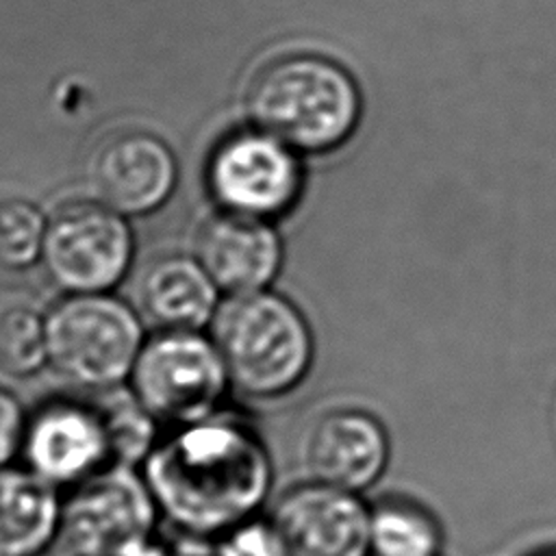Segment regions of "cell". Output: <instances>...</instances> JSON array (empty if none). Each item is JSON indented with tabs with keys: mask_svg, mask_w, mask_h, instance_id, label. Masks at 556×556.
I'll use <instances>...</instances> for the list:
<instances>
[{
	"mask_svg": "<svg viewBox=\"0 0 556 556\" xmlns=\"http://www.w3.org/2000/svg\"><path fill=\"white\" fill-rule=\"evenodd\" d=\"M26 421L20 402L0 389V467L9 465L17 450H22Z\"/></svg>",
	"mask_w": 556,
	"mask_h": 556,
	"instance_id": "obj_21",
	"label": "cell"
},
{
	"mask_svg": "<svg viewBox=\"0 0 556 556\" xmlns=\"http://www.w3.org/2000/svg\"><path fill=\"white\" fill-rule=\"evenodd\" d=\"M56 486L28 467H0V556H41L59 539Z\"/></svg>",
	"mask_w": 556,
	"mask_h": 556,
	"instance_id": "obj_15",
	"label": "cell"
},
{
	"mask_svg": "<svg viewBox=\"0 0 556 556\" xmlns=\"http://www.w3.org/2000/svg\"><path fill=\"white\" fill-rule=\"evenodd\" d=\"M130 256L132 235L124 215L100 202L70 204L46 226L43 269L70 295L104 293L122 280Z\"/></svg>",
	"mask_w": 556,
	"mask_h": 556,
	"instance_id": "obj_7",
	"label": "cell"
},
{
	"mask_svg": "<svg viewBox=\"0 0 556 556\" xmlns=\"http://www.w3.org/2000/svg\"><path fill=\"white\" fill-rule=\"evenodd\" d=\"M219 556H282V547L271 521L248 519L217 541Z\"/></svg>",
	"mask_w": 556,
	"mask_h": 556,
	"instance_id": "obj_20",
	"label": "cell"
},
{
	"mask_svg": "<svg viewBox=\"0 0 556 556\" xmlns=\"http://www.w3.org/2000/svg\"><path fill=\"white\" fill-rule=\"evenodd\" d=\"M139 556H219L217 543H211L204 536H193L180 532L169 541H150Z\"/></svg>",
	"mask_w": 556,
	"mask_h": 556,
	"instance_id": "obj_22",
	"label": "cell"
},
{
	"mask_svg": "<svg viewBox=\"0 0 556 556\" xmlns=\"http://www.w3.org/2000/svg\"><path fill=\"white\" fill-rule=\"evenodd\" d=\"M541 556V554H539ZM543 556H556V554H543Z\"/></svg>",
	"mask_w": 556,
	"mask_h": 556,
	"instance_id": "obj_23",
	"label": "cell"
},
{
	"mask_svg": "<svg viewBox=\"0 0 556 556\" xmlns=\"http://www.w3.org/2000/svg\"><path fill=\"white\" fill-rule=\"evenodd\" d=\"M143 480L178 532L208 539L256 515L271 486V460L248 426L204 419L156 443Z\"/></svg>",
	"mask_w": 556,
	"mask_h": 556,
	"instance_id": "obj_1",
	"label": "cell"
},
{
	"mask_svg": "<svg viewBox=\"0 0 556 556\" xmlns=\"http://www.w3.org/2000/svg\"><path fill=\"white\" fill-rule=\"evenodd\" d=\"M22 452L26 467L54 486L78 484L113 465L100 404L56 402L41 408L26 424Z\"/></svg>",
	"mask_w": 556,
	"mask_h": 556,
	"instance_id": "obj_12",
	"label": "cell"
},
{
	"mask_svg": "<svg viewBox=\"0 0 556 556\" xmlns=\"http://www.w3.org/2000/svg\"><path fill=\"white\" fill-rule=\"evenodd\" d=\"M282 556H371L365 502L337 486L306 482L280 495L269 517Z\"/></svg>",
	"mask_w": 556,
	"mask_h": 556,
	"instance_id": "obj_9",
	"label": "cell"
},
{
	"mask_svg": "<svg viewBox=\"0 0 556 556\" xmlns=\"http://www.w3.org/2000/svg\"><path fill=\"white\" fill-rule=\"evenodd\" d=\"M298 456L311 482L358 493L384 471L389 441L382 424L369 413L334 408L306 426Z\"/></svg>",
	"mask_w": 556,
	"mask_h": 556,
	"instance_id": "obj_11",
	"label": "cell"
},
{
	"mask_svg": "<svg viewBox=\"0 0 556 556\" xmlns=\"http://www.w3.org/2000/svg\"><path fill=\"white\" fill-rule=\"evenodd\" d=\"M213 343L228 380L254 397L293 389L313 354L304 317L291 302L265 289L230 295L215 311Z\"/></svg>",
	"mask_w": 556,
	"mask_h": 556,
	"instance_id": "obj_3",
	"label": "cell"
},
{
	"mask_svg": "<svg viewBox=\"0 0 556 556\" xmlns=\"http://www.w3.org/2000/svg\"><path fill=\"white\" fill-rule=\"evenodd\" d=\"M100 410L104 415L113 465L132 467L137 460H146L154 443V417L139 404L135 395L111 393L102 397Z\"/></svg>",
	"mask_w": 556,
	"mask_h": 556,
	"instance_id": "obj_17",
	"label": "cell"
},
{
	"mask_svg": "<svg viewBox=\"0 0 556 556\" xmlns=\"http://www.w3.org/2000/svg\"><path fill=\"white\" fill-rule=\"evenodd\" d=\"M156 515L143 476L109 465L74 484L61 508L59 539L67 556H139L152 541Z\"/></svg>",
	"mask_w": 556,
	"mask_h": 556,
	"instance_id": "obj_5",
	"label": "cell"
},
{
	"mask_svg": "<svg viewBox=\"0 0 556 556\" xmlns=\"http://www.w3.org/2000/svg\"><path fill=\"white\" fill-rule=\"evenodd\" d=\"M280 256V239L265 219L230 211L204 222L195 241L198 263L230 295L263 291Z\"/></svg>",
	"mask_w": 556,
	"mask_h": 556,
	"instance_id": "obj_13",
	"label": "cell"
},
{
	"mask_svg": "<svg viewBox=\"0 0 556 556\" xmlns=\"http://www.w3.org/2000/svg\"><path fill=\"white\" fill-rule=\"evenodd\" d=\"M143 315L163 330H198L215 315L217 285L187 256H161L152 261L137 287Z\"/></svg>",
	"mask_w": 556,
	"mask_h": 556,
	"instance_id": "obj_14",
	"label": "cell"
},
{
	"mask_svg": "<svg viewBox=\"0 0 556 556\" xmlns=\"http://www.w3.org/2000/svg\"><path fill=\"white\" fill-rule=\"evenodd\" d=\"M254 126L293 150L324 152L358 124L361 93L345 67L315 56H282L265 65L248 89Z\"/></svg>",
	"mask_w": 556,
	"mask_h": 556,
	"instance_id": "obj_2",
	"label": "cell"
},
{
	"mask_svg": "<svg viewBox=\"0 0 556 556\" xmlns=\"http://www.w3.org/2000/svg\"><path fill=\"white\" fill-rule=\"evenodd\" d=\"M441 532L434 517L413 502L389 500L371 510V556H437Z\"/></svg>",
	"mask_w": 556,
	"mask_h": 556,
	"instance_id": "obj_16",
	"label": "cell"
},
{
	"mask_svg": "<svg viewBox=\"0 0 556 556\" xmlns=\"http://www.w3.org/2000/svg\"><path fill=\"white\" fill-rule=\"evenodd\" d=\"M46 219L26 200H0V265L22 269L41 258Z\"/></svg>",
	"mask_w": 556,
	"mask_h": 556,
	"instance_id": "obj_19",
	"label": "cell"
},
{
	"mask_svg": "<svg viewBox=\"0 0 556 556\" xmlns=\"http://www.w3.org/2000/svg\"><path fill=\"white\" fill-rule=\"evenodd\" d=\"M48 363L85 389H113L143 345L135 311L106 293H74L46 317Z\"/></svg>",
	"mask_w": 556,
	"mask_h": 556,
	"instance_id": "obj_4",
	"label": "cell"
},
{
	"mask_svg": "<svg viewBox=\"0 0 556 556\" xmlns=\"http://www.w3.org/2000/svg\"><path fill=\"white\" fill-rule=\"evenodd\" d=\"M300 185L295 150L258 128L224 139L208 163L211 193L239 215H280L295 202Z\"/></svg>",
	"mask_w": 556,
	"mask_h": 556,
	"instance_id": "obj_8",
	"label": "cell"
},
{
	"mask_svg": "<svg viewBox=\"0 0 556 556\" xmlns=\"http://www.w3.org/2000/svg\"><path fill=\"white\" fill-rule=\"evenodd\" d=\"M85 176L93 202L119 215H143L174 191L176 159L159 137L119 130L91 150Z\"/></svg>",
	"mask_w": 556,
	"mask_h": 556,
	"instance_id": "obj_10",
	"label": "cell"
},
{
	"mask_svg": "<svg viewBox=\"0 0 556 556\" xmlns=\"http://www.w3.org/2000/svg\"><path fill=\"white\" fill-rule=\"evenodd\" d=\"M46 361V319L20 306L0 313V369L9 376H28Z\"/></svg>",
	"mask_w": 556,
	"mask_h": 556,
	"instance_id": "obj_18",
	"label": "cell"
},
{
	"mask_svg": "<svg viewBox=\"0 0 556 556\" xmlns=\"http://www.w3.org/2000/svg\"><path fill=\"white\" fill-rule=\"evenodd\" d=\"M130 376L139 404L178 428L208 419L228 382L215 343L195 330H163L143 343Z\"/></svg>",
	"mask_w": 556,
	"mask_h": 556,
	"instance_id": "obj_6",
	"label": "cell"
}]
</instances>
